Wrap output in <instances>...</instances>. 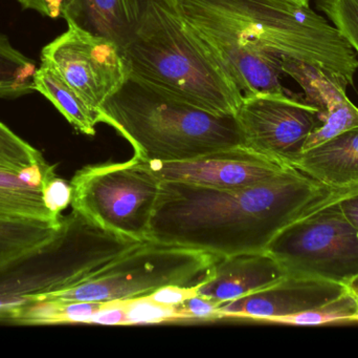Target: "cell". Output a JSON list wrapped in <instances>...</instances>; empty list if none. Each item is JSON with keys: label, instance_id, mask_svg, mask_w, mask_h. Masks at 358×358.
Masks as SVG:
<instances>
[{"label": "cell", "instance_id": "1", "mask_svg": "<svg viewBox=\"0 0 358 358\" xmlns=\"http://www.w3.org/2000/svg\"><path fill=\"white\" fill-rule=\"evenodd\" d=\"M332 191L294 167L237 189L162 181L146 241L218 256L266 252L284 227Z\"/></svg>", "mask_w": 358, "mask_h": 358}, {"label": "cell", "instance_id": "2", "mask_svg": "<svg viewBox=\"0 0 358 358\" xmlns=\"http://www.w3.org/2000/svg\"><path fill=\"white\" fill-rule=\"evenodd\" d=\"M123 50L134 77L210 113L236 115L243 96L174 0H150Z\"/></svg>", "mask_w": 358, "mask_h": 358}, {"label": "cell", "instance_id": "3", "mask_svg": "<svg viewBox=\"0 0 358 358\" xmlns=\"http://www.w3.org/2000/svg\"><path fill=\"white\" fill-rule=\"evenodd\" d=\"M141 161H180L243 146L236 116L216 115L130 75L100 107Z\"/></svg>", "mask_w": 358, "mask_h": 358}, {"label": "cell", "instance_id": "4", "mask_svg": "<svg viewBox=\"0 0 358 358\" xmlns=\"http://www.w3.org/2000/svg\"><path fill=\"white\" fill-rule=\"evenodd\" d=\"M144 241L122 237L71 212L41 247L0 269V323L37 298L90 279Z\"/></svg>", "mask_w": 358, "mask_h": 358}, {"label": "cell", "instance_id": "5", "mask_svg": "<svg viewBox=\"0 0 358 358\" xmlns=\"http://www.w3.org/2000/svg\"><path fill=\"white\" fill-rule=\"evenodd\" d=\"M185 20L231 32L280 58L313 63L329 44V23L296 0H174Z\"/></svg>", "mask_w": 358, "mask_h": 358}, {"label": "cell", "instance_id": "6", "mask_svg": "<svg viewBox=\"0 0 358 358\" xmlns=\"http://www.w3.org/2000/svg\"><path fill=\"white\" fill-rule=\"evenodd\" d=\"M217 256L182 246L144 241L90 279L37 300L124 302L148 296L166 286L194 287L204 279Z\"/></svg>", "mask_w": 358, "mask_h": 358}, {"label": "cell", "instance_id": "7", "mask_svg": "<svg viewBox=\"0 0 358 358\" xmlns=\"http://www.w3.org/2000/svg\"><path fill=\"white\" fill-rule=\"evenodd\" d=\"M331 195L284 227L266 252L288 275L353 287L358 283V229Z\"/></svg>", "mask_w": 358, "mask_h": 358}, {"label": "cell", "instance_id": "8", "mask_svg": "<svg viewBox=\"0 0 358 358\" xmlns=\"http://www.w3.org/2000/svg\"><path fill=\"white\" fill-rule=\"evenodd\" d=\"M161 183L136 158L84 166L71 179V206L101 228L146 241Z\"/></svg>", "mask_w": 358, "mask_h": 358}, {"label": "cell", "instance_id": "9", "mask_svg": "<svg viewBox=\"0 0 358 358\" xmlns=\"http://www.w3.org/2000/svg\"><path fill=\"white\" fill-rule=\"evenodd\" d=\"M67 25L64 33L42 48L41 62L88 104L100 109L131 75L123 48L109 38Z\"/></svg>", "mask_w": 358, "mask_h": 358}, {"label": "cell", "instance_id": "10", "mask_svg": "<svg viewBox=\"0 0 358 358\" xmlns=\"http://www.w3.org/2000/svg\"><path fill=\"white\" fill-rule=\"evenodd\" d=\"M235 116L244 147L290 167L322 124L317 107L286 94L243 97Z\"/></svg>", "mask_w": 358, "mask_h": 358}, {"label": "cell", "instance_id": "11", "mask_svg": "<svg viewBox=\"0 0 358 358\" xmlns=\"http://www.w3.org/2000/svg\"><path fill=\"white\" fill-rule=\"evenodd\" d=\"M138 161L159 180L217 189L252 186L290 167L244 146L220 149L180 161Z\"/></svg>", "mask_w": 358, "mask_h": 358}, {"label": "cell", "instance_id": "12", "mask_svg": "<svg viewBox=\"0 0 358 358\" xmlns=\"http://www.w3.org/2000/svg\"><path fill=\"white\" fill-rule=\"evenodd\" d=\"M185 22L220 63L242 96L285 95L280 81L283 59L225 29Z\"/></svg>", "mask_w": 358, "mask_h": 358}, {"label": "cell", "instance_id": "13", "mask_svg": "<svg viewBox=\"0 0 358 358\" xmlns=\"http://www.w3.org/2000/svg\"><path fill=\"white\" fill-rule=\"evenodd\" d=\"M349 287L323 280L286 275L256 294L224 303L220 319H248L277 323L280 319L313 310L338 298Z\"/></svg>", "mask_w": 358, "mask_h": 358}, {"label": "cell", "instance_id": "14", "mask_svg": "<svg viewBox=\"0 0 358 358\" xmlns=\"http://www.w3.org/2000/svg\"><path fill=\"white\" fill-rule=\"evenodd\" d=\"M282 71L304 90L305 101L317 107L322 124L307 139L304 151L358 128V107L347 97L345 78L301 61L284 58Z\"/></svg>", "mask_w": 358, "mask_h": 358}, {"label": "cell", "instance_id": "15", "mask_svg": "<svg viewBox=\"0 0 358 358\" xmlns=\"http://www.w3.org/2000/svg\"><path fill=\"white\" fill-rule=\"evenodd\" d=\"M287 275L267 252L217 256L196 294L217 302H233L266 289Z\"/></svg>", "mask_w": 358, "mask_h": 358}, {"label": "cell", "instance_id": "16", "mask_svg": "<svg viewBox=\"0 0 358 358\" xmlns=\"http://www.w3.org/2000/svg\"><path fill=\"white\" fill-rule=\"evenodd\" d=\"M56 166L16 165L0 158V220L35 221L60 225L63 216L50 209L46 188Z\"/></svg>", "mask_w": 358, "mask_h": 358}, {"label": "cell", "instance_id": "17", "mask_svg": "<svg viewBox=\"0 0 358 358\" xmlns=\"http://www.w3.org/2000/svg\"><path fill=\"white\" fill-rule=\"evenodd\" d=\"M150 0H76L65 17L94 35L117 42L122 48L131 39Z\"/></svg>", "mask_w": 358, "mask_h": 358}, {"label": "cell", "instance_id": "18", "mask_svg": "<svg viewBox=\"0 0 358 358\" xmlns=\"http://www.w3.org/2000/svg\"><path fill=\"white\" fill-rule=\"evenodd\" d=\"M292 167L329 188L358 183V128L303 151Z\"/></svg>", "mask_w": 358, "mask_h": 358}, {"label": "cell", "instance_id": "19", "mask_svg": "<svg viewBox=\"0 0 358 358\" xmlns=\"http://www.w3.org/2000/svg\"><path fill=\"white\" fill-rule=\"evenodd\" d=\"M34 90L45 97L77 132L94 136L103 123L101 109H94L79 96L50 65L41 62L34 76Z\"/></svg>", "mask_w": 358, "mask_h": 358}, {"label": "cell", "instance_id": "20", "mask_svg": "<svg viewBox=\"0 0 358 358\" xmlns=\"http://www.w3.org/2000/svg\"><path fill=\"white\" fill-rule=\"evenodd\" d=\"M60 226L35 221L0 220V269L48 243Z\"/></svg>", "mask_w": 358, "mask_h": 358}, {"label": "cell", "instance_id": "21", "mask_svg": "<svg viewBox=\"0 0 358 358\" xmlns=\"http://www.w3.org/2000/svg\"><path fill=\"white\" fill-rule=\"evenodd\" d=\"M35 61L19 52L0 34V98H15L34 90Z\"/></svg>", "mask_w": 358, "mask_h": 358}, {"label": "cell", "instance_id": "22", "mask_svg": "<svg viewBox=\"0 0 358 358\" xmlns=\"http://www.w3.org/2000/svg\"><path fill=\"white\" fill-rule=\"evenodd\" d=\"M358 321V292L353 287L345 290L341 296L313 310L283 317L277 324L296 326H320L334 323Z\"/></svg>", "mask_w": 358, "mask_h": 358}, {"label": "cell", "instance_id": "23", "mask_svg": "<svg viewBox=\"0 0 358 358\" xmlns=\"http://www.w3.org/2000/svg\"><path fill=\"white\" fill-rule=\"evenodd\" d=\"M126 326L187 321L179 306H167L148 296L125 301Z\"/></svg>", "mask_w": 358, "mask_h": 358}, {"label": "cell", "instance_id": "24", "mask_svg": "<svg viewBox=\"0 0 358 358\" xmlns=\"http://www.w3.org/2000/svg\"><path fill=\"white\" fill-rule=\"evenodd\" d=\"M317 6L346 38L358 56V0H317Z\"/></svg>", "mask_w": 358, "mask_h": 358}, {"label": "cell", "instance_id": "25", "mask_svg": "<svg viewBox=\"0 0 358 358\" xmlns=\"http://www.w3.org/2000/svg\"><path fill=\"white\" fill-rule=\"evenodd\" d=\"M0 158L23 167L48 164L41 151H38L27 141L20 138L18 135L15 134L1 121H0Z\"/></svg>", "mask_w": 358, "mask_h": 358}, {"label": "cell", "instance_id": "26", "mask_svg": "<svg viewBox=\"0 0 358 358\" xmlns=\"http://www.w3.org/2000/svg\"><path fill=\"white\" fill-rule=\"evenodd\" d=\"M221 303L206 296H196L187 298L182 304L178 305L181 310L187 315L189 319H203V321H214L220 319Z\"/></svg>", "mask_w": 358, "mask_h": 358}, {"label": "cell", "instance_id": "27", "mask_svg": "<svg viewBox=\"0 0 358 358\" xmlns=\"http://www.w3.org/2000/svg\"><path fill=\"white\" fill-rule=\"evenodd\" d=\"M76 0H18L23 10H31L48 18H65Z\"/></svg>", "mask_w": 358, "mask_h": 358}, {"label": "cell", "instance_id": "28", "mask_svg": "<svg viewBox=\"0 0 358 358\" xmlns=\"http://www.w3.org/2000/svg\"><path fill=\"white\" fill-rule=\"evenodd\" d=\"M331 200L338 204L345 216L358 229V183L342 188H334Z\"/></svg>", "mask_w": 358, "mask_h": 358}, {"label": "cell", "instance_id": "29", "mask_svg": "<svg viewBox=\"0 0 358 358\" xmlns=\"http://www.w3.org/2000/svg\"><path fill=\"white\" fill-rule=\"evenodd\" d=\"M90 324L106 326H126L125 301L124 302L105 303L99 309Z\"/></svg>", "mask_w": 358, "mask_h": 358}, {"label": "cell", "instance_id": "30", "mask_svg": "<svg viewBox=\"0 0 358 358\" xmlns=\"http://www.w3.org/2000/svg\"><path fill=\"white\" fill-rule=\"evenodd\" d=\"M196 290L194 287H180V286H166L159 288L153 294H149L148 298L159 304L167 306H178L182 304L187 298L196 296Z\"/></svg>", "mask_w": 358, "mask_h": 358}, {"label": "cell", "instance_id": "31", "mask_svg": "<svg viewBox=\"0 0 358 358\" xmlns=\"http://www.w3.org/2000/svg\"><path fill=\"white\" fill-rule=\"evenodd\" d=\"M296 1L302 2L304 4H309V0H296Z\"/></svg>", "mask_w": 358, "mask_h": 358}, {"label": "cell", "instance_id": "32", "mask_svg": "<svg viewBox=\"0 0 358 358\" xmlns=\"http://www.w3.org/2000/svg\"><path fill=\"white\" fill-rule=\"evenodd\" d=\"M355 289H357V291H358V283L357 284V285H355Z\"/></svg>", "mask_w": 358, "mask_h": 358}]
</instances>
